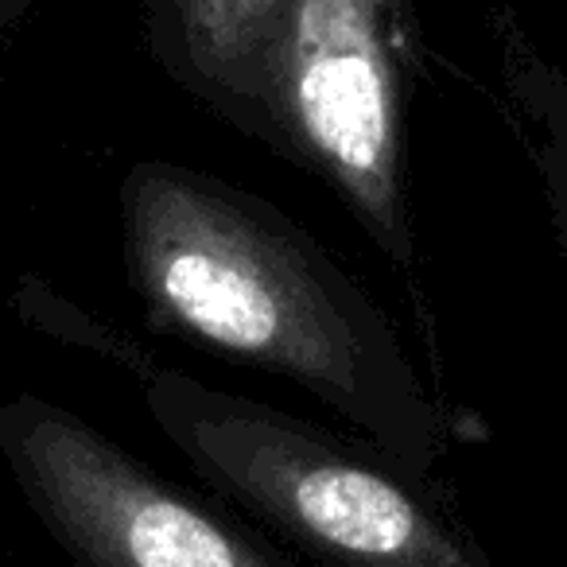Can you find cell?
Instances as JSON below:
<instances>
[{
  "label": "cell",
  "instance_id": "cell-1",
  "mask_svg": "<svg viewBox=\"0 0 567 567\" xmlns=\"http://www.w3.org/2000/svg\"><path fill=\"white\" fill-rule=\"evenodd\" d=\"M121 260L152 331L308 389L358 435L435 474L447 416L362 284L268 198L175 159L117 190Z\"/></svg>",
  "mask_w": 567,
  "mask_h": 567
},
{
  "label": "cell",
  "instance_id": "cell-5",
  "mask_svg": "<svg viewBox=\"0 0 567 567\" xmlns=\"http://www.w3.org/2000/svg\"><path fill=\"white\" fill-rule=\"evenodd\" d=\"M296 0H136L159 71L257 141L260 86Z\"/></svg>",
  "mask_w": 567,
  "mask_h": 567
},
{
  "label": "cell",
  "instance_id": "cell-3",
  "mask_svg": "<svg viewBox=\"0 0 567 567\" xmlns=\"http://www.w3.org/2000/svg\"><path fill=\"white\" fill-rule=\"evenodd\" d=\"M416 24L393 0H296L260 86L257 141L334 190L401 272L416 268L409 102Z\"/></svg>",
  "mask_w": 567,
  "mask_h": 567
},
{
  "label": "cell",
  "instance_id": "cell-8",
  "mask_svg": "<svg viewBox=\"0 0 567 567\" xmlns=\"http://www.w3.org/2000/svg\"><path fill=\"white\" fill-rule=\"evenodd\" d=\"M396 9H401V17L409 20V24H416V0H393Z\"/></svg>",
  "mask_w": 567,
  "mask_h": 567
},
{
  "label": "cell",
  "instance_id": "cell-7",
  "mask_svg": "<svg viewBox=\"0 0 567 567\" xmlns=\"http://www.w3.org/2000/svg\"><path fill=\"white\" fill-rule=\"evenodd\" d=\"M35 0H0V43H4V35H12V28L20 24V20L32 12Z\"/></svg>",
  "mask_w": 567,
  "mask_h": 567
},
{
  "label": "cell",
  "instance_id": "cell-6",
  "mask_svg": "<svg viewBox=\"0 0 567 567\" xmlns=\"http://www.w3.org/2000/svg\"><path fill=\"white\" fill-rule=\"evenodd\" d=\"M494 43L505 105L544 183L551 229L567 257V74L540 55L509 9L494 12Z\"/></svg>",
  "mask_w": 567,
  "mask_h": 567
},
{
  "label": "cell",
  "instance_id": "cell-4",
  "mask_svg": "<svg viewBox=\"0 0 567 567\" xmlns=\"http://www.w3.org/2000/svg\"><path fill=\"white\" fill-rule=\"evenodd\" d=\"M0 458L71 567H296L226 502L175 486L48 396H0Z\"/></svg>",
  "mask_w": 567,
  "mask_h": 567
},
{
  "label": "cell",
  "instance_id": "cell-2",
  "mask_svg": "<svg viewBox=\"0 0 567 567\" xmlns=\"http://www.w3.org/2000/svg\"><path fill=\"white\" fill-rule=\"evenodd\" d=\"M144 404L198 482L323 567H497L455 497L365 435H342L183 370Z\"/></svg>",
  "mask_w": 567,
  "mask_h": 567
}]
</instances>
